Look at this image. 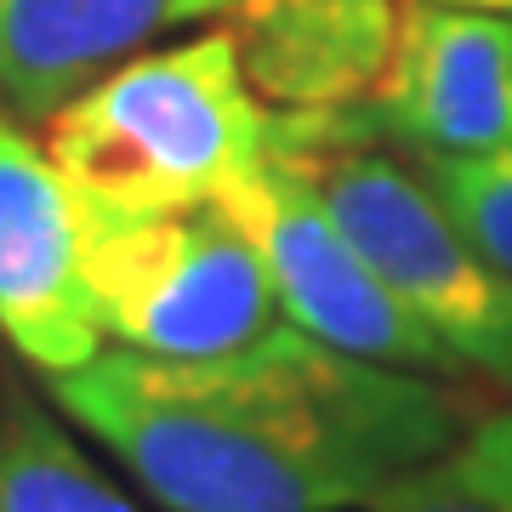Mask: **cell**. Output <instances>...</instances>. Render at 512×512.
Listing matches in <instances>:
<instances>
[{"mask_svg": "<svg viewBox=\"0 0 512 512\" xmlns=\"http://www.w3.org/2000/svg\"><path fill=\"white\" fill-rule=\"evenodd\" d=\"M46 382L63 416L171 512L376 507L467 427V404L444 382L296 325L217 359L114 348Z\"/></svg>", "mask_w": 512, "mask_h": 512, "instance_id": "6da1fadb", "label": "cell"}, {"mask_svg": "<svg viewBox=\"0 0 512 512\" xmlns=\"http://www.w3.org/2000/svg\"><path fill=\"white\" fill-rule=\"evenodd\" d=\"M268 109L234 29L143 52L46 120V154L80 217H143L222 200L262 160Z\"/></svg>", "mask_w": 512, "mask_h": 512, "instance_id": "7a4b0ae2", "label": "cell"}, {"mask_svg": "<svg viewBox=\"0 0 512 512\" xmlns=\"http://www.w3.org/2000/svg\"><path fill=\"white\" fill-rule=\"evenodd\" d=\"M268 148L308 177L348 245L461 365L512 387V274L461 234L421 171L342 137L330 109H268Z\"/></svg>", "mask_w": 512, "mask_h": 512, "instance_id": "3957f363", "label": "cell"}, {"mask_svg": "<svg viewBox=\"0 0 512 512\" xmlns=\"http://www.w3.org/2000/svg\"><path fill=\"white\" fill-rule=\"evenodd\" d=\"M80 222L97 325L120 348L217 359L274 330V279L222 200Z\"/></svg>", "mask_w": 512, "mask_h": 512, "instance_id": "277c9868", "label": "cell"}, {"mask_svg": "<svg viewBox=\"0 0 512 512\" xmlns=\"http://www.w3.org/2000/svg\"><path fill=\"white\" fill-rule=\"evenodd\" d=\"M222 211L245 228L262 268L274 279V296L296 330L376 365L427 370V376H461V359L444 348L399 296L387 291L376 268L348 245L330 222L313 183L279 148L262 143V160L222 194Z\"/></svg>", "mask_w": 512, "mask_h": 512, "instance_id": "5b68a950", "label": "cell"}, {"mask_svg": "<svg viewBox=\"0 0 512 512\" xmlns=\"http://www.w3.org/2000/svg\"><path fill=\"white\" fill-rule=\"evenodd\" d=\"M353 143H404L416 154L512 148V18L410 0L393 23L382 74L330 109Z\"/></svg>", "mask_w": 512, "mask_h": 512, "instance_id": "8992f818", "label": "cell"}, {"mask_svg": "<svg viewBox=\"0 0 512 512\" xmlns=\"http://www.w3.org/2000/svg\"><path fill=\"white\" fill-rule=\"evenodd\" d=\"M0 336L46 376L103 353L80 205L12 114H0Z\"/></svg>", "mask_w": 512, "mask_h": 512, "instance_id": "52a82bcc", "label": "cell"}, {"mask_svg": "<svg viewBox=\"0 0 512 512\" xmlns=\"http://www.w3.org/2000/svg\"><path fill=\"white\" fill-rule=\"evenodd\" d=\"M234 0H0V114L52 120L120 57Z\"/></svg>", "mask_w": 512, "mask_h": 512, "instance_id": "ba28073f", "label": "cell"}, {"mask_svg": "<svg viewBox=\"0 0 512 512\" xmlns=\"http://www.w3.org/2000/svg\"><path fill=\"white\" fill-rule=\"evenodd\" d=\"M245 74L279 109H336L382 74L393 0H234Z\"/></svg>", "mask_w": 512, "mask_h": 512, "instance_id": "9c48e42d", "label": "cell"}, {"mask_svg": "<svg viewBox=\"0 0 512 512\" xmlns=\"http://www.w3.org/2000/svg\"><path fill=\"white\" fill-rule=\"evenodd\" d=\"M0 512H137L35 399L0 393Z\"/></svg>", "mask_w": 512, "mask_h": 512, "instance_id": "30bf717a", "label": "cell"}, {"mask_svg": "<svg viewBox=\"0 0 512 512\" xmlns=\"http://www.w3.org/2000/svg\"><path fill=\"white\" fill-rule=\"evenodd\" d=\"M370 512H512V410L478 416Z\"/></svg>", "mask_w": 512, "mask_h": 512, "instance_id": "8fae6325", "label": "cell"}, {"mask_svg": "<svg viewBox=\"0 0 512 512\" xmlns=\"http://www.w3.org/2000/svg\"><path fill=\"white\" fill-rule=\"evenodd\" d=\"M421 183L456 217V228L512 274V148L501 154H416Z\"/></svg>", "mask_w": 512, "mask_h": 512, "instance_id": "7c38bea8", "label": "cell"}, {"mask_svg": "<svg viewBox=\"0 0 512 512\" xmlns=\"http://www.w3.org/2000/svg\"><path fill=\"white\" fill-rule=\"evenodd\" d=\"M439 6H473V12H507L512 18V0H439Z\"/></svg>", "mask_w": 512, "mask_h": 512, "instance_id": "4fadbf2b", "label": "cell"}]
</instances>
